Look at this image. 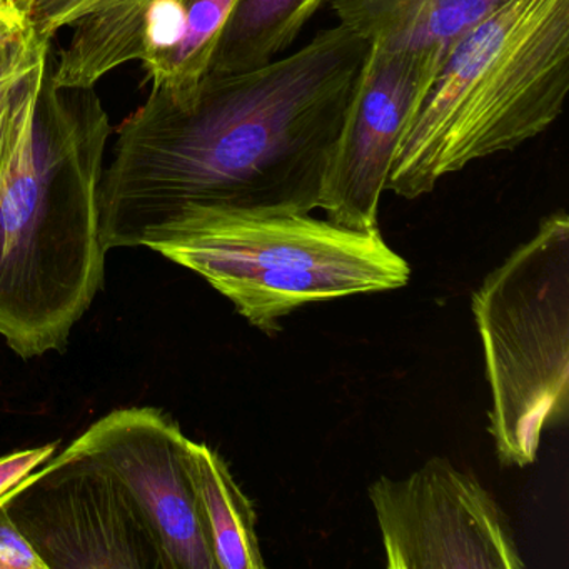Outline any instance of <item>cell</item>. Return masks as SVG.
I'll return each instance as SVG.
<instances>
[{
	"instance_id": "9",
	"label": "cell",
	"mask_w": 569,
	"mask_h": 569,
	"mask_svg": "<svg viewBox=\"0 0 569 569\" xmlns=\"http://www.w3.org/2000/svg\"><path fill=\"white\" fill-rule=\"evenodd\" d=\"M435 78L411 52L369 46L322 178L318 209L328 221L355 231L378 229L392 162Z\"/></svg>"
},
{
	"instance_id": "19",
	"label": "cell",
	"mask_w": 569,
	"mask_h": 569,
	"mask_svg": "<svg viewBox=\"0 0 569 569\" xmlns=\"http://www.w3.org/2000/svg\"><path fill=\"white\" fill-rule=\"evenodd\" d=\"M12 8L18 9V11L24 12V14H31L32 6H34L36 0H6Z\"/></svg>"
},
{
	"instance_id": "8",
	"label": "cell",
	"mask_w": 569,
	"mask_h": 569,
	"mask_svg": "<svg viewBox=\"0 0 569 569\" xmlns=\"http://www.w3.org/2000/svg\"><path fill=\"white\" fill-rule=\"evenodd\" d=\"M179 422L164 409H114L61 452L104 466L144 516L166 569H216L194 489L186 468Z\"/></svg>"
},
{
	"instance_id": "11",
	"label": "cell",
	"mask_w": 569,
	"mask_h": 569,
	"mask_svg": "<svg viewBox=\"0 0 569 569\" xmlns=\"http://www.w3.org/2000/svg\"><path fill=\"white\" fill-rule=\"evenodd\" d=\"M49 39L31 16L0 0V172L14 154L26 119L41 101Z\"/></svg>"
},
{
	"instance_id": "5",
	"label": "cell",
	"mask_w": 569,
	"mask_h": 569,
	"mask_svg": "<svg viewBox=\"0 0 569 569\" xmlns=\"http://www.w3.org/2000/svg\"><path fill=\"white\" fill-rule=\"evenodd\" d=\"M502 466L535 462L569 409V218L552 212L472 295Z\"/></svg>"
},
{
	"instance_id": "1",
	"label": "cell",
	"mask_w": 569,
	"mask_h": 569,
	"mask_svg": "<svg viewBox=\"0 0 569 569\" xmlns=\"http://www.w3.org/2000/svg\"><path fill=\"white\" fill-rule=\"evenodd\" d=\"M369 46L338 24L262 68L208 72L191 108L151 91L102 171L106 251L189 208L311 214Z\"/></svg>"
},
{
	"instance_id": "18",
	"label": "cell",
	"mask_w": 569,
	"mask_h": 569,
	"mask_svg": "<svg viewBox=\"0 0 569 569\" xmlns=\"http://www.w3.org/2000/svg\"><path fill=\"white\" fill-rule=\"evenodd\" d=\"M59 442L22 449L0 458V498L49 461L58 451Z\"/></svg>"
},
{
	"instance_id": "3",
	"label": "cell",
	"mask_w": 569,
	"mask_h": 569,
	"mask_svg": "<svg viewBox=\"0 0 569 569\" xmlns=\"http://www.w3.org/2000/svg\"><path fill=\"white\" fill-rule=\"evenodd\" d=\"M569 89V0H506L449 52L386 189L405 199L548 131Z\"/></svg>"
},
{
	"instance_id": "15",
	"label": "cell",
	"mask_w": 569,
	"mask_h": 569,
	"mask_svg": "<svg viewBox=\"0 0 569 569\" xmlns=\"http://www.w3.org/2000/svg\"><path fill=\"white\" fill-rule=\"evenodd\" d=\"M339 24L371 44L401 36L431 0H328Z\"/></svg>"
},
{
	"instance_id": "7",
	"label": "cell",
	"mask_w": 569,
	"mask_h": 569,
	"mask_svg": "<svg viewBox=\"0 0 569 569\" xmlns=\"http://www.w3.org/2000/svg\"><path fill=\"white\" fill-rule=\"evenodd\" d=\"M389 569H521L515 532L491 492L445 458L368 489Z\"/></svg>"
},
{
	"instance_id": "10",
	"label": "cell",
	"mask_w": 569,
	"mask_h": 569,
	"mask_svg": "<svg viewBox=\"0 0 569 569\" xmlns=\"http://www.w3.org/2000/svg\"><path fill=\"white\" fill-rule=\"evenodd\" d=\"M186 468L216 569H262L251 499L236 482L228 462L206 442L186 441Z\"/></svg>"
},
{
	"instance_id": "14",
	"label": "cell",
	"mask_w": 569,
	"mask_h": 569,
	"mask_svg": "<svg viewBox=\"0 0 569 569\" xmlns=\"http://www.w3.org/2000/svg\"><path fill=\"white\" fill-rule=\"evenodd\" d=\"M505 2L431 0L401 36L379 46L411 52L438 72L455 46Z\"/></svg>"
},
{
	"instance_id": "17",
	"label": "cell",
	"mask_w": 569,
	"mask_h": 569,
	"mask_svg": "<svg viewBox=\"0 0 569 569\" xmlns=\"http://www.w3.org/2000/svg\"><path fill=\"white\" fill-rule=\"evenodd\" d=\"M0 569H48L2 505H0Z\"/></svg>"
},
{
	"instance_id": "6",
	"label": "cell",
	"mask_w": 569,
	"mask_h": 569,
	"mask_svg": "<svg viewBox=\"0 0 569 569\" xmlns=\"http://www.w3.org/2000/svg\"><path fill=\"white\" fill-rule=\"evenodd\" d=\"M0 505L48 569H166L124 486L84 456H52Z\"/></svg>"
},
{
	"instance_id": "4",
	"label": "cell",
	"mask_w": 569,
	"mask_h": 569,
	"mask_svg": "<svg viewBox=\"0 0 569 569\" xmlns=\"http://www.w3.org/2000/svg\"><path fill=\"white\" fill-rule=\"evenodd\" d=\"M141 248L201 276L269 336L296 309L411 279L379 228L355 231L301 212L189 208L149 229Z\"/></svg>"
},
{
	"instance_id": "16",
	"label": "cell",
	"mask_w": 569,
	"mask_h": 569,
	"mask_svg": "<svg viewBox=\"0 0 569 569\" xmlns=\"http://www.w3.org/2000/svg\"><path fill=\"white\" fill-rule=\"evenodd\" d=\"M104 0H36L31 21L42 38L51 41L56 32L71 28L82 16L98 8Z\"/></svg>"
},
{
	"instance_id": "2",
	"label": "cell",
	"mask_w": 569,
	"mask_h": 569,
	"mask_svg": "<svg viewBox=\"0 0 569 569\" xmlns=\"http://www.w3.org/2000/svg\"><path fill=\"white\" fill-rule=\"evenodd\" d=\"M109 134L94 89L44 81L0 172V338L24 361L64 351L104 286L99 184Z\"/></svg>"
},
{
	"instance_id": "13",
	"label": "cell",
	"mask_w": 569,
	"mask_h": 569,
	"mask_svg": "<svg viewBox=\"0 0 569 569\" xmlns=\"http://www.w3.org/2000/svg\"><path fill=\"white\" fill-rule=\"evenodd\" d=\"M234 4L236 0H188L181 41L166 58L144 69L151 91L179 109L194 104Z\"/></svg>"
},
{
	"instance_id": "12",
	"label": "cell",
	"mask_w": 569,
	"mask_h": 569,
	"mask_svg": "<svg viewBox=\"0 0 569 569\" xmlns=\"http://www.w3.org/2000/svg\"><path fill=\"white\" fill-rule=\"evenodd\" d=\"M328 0H236L209 72H241L281 58Z\"/></svg>"
}]
</instances>
